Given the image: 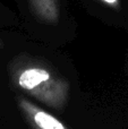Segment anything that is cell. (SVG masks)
<instances>
[{"label": "cell", "mask_w": 128, "mask_h": 129, "mask_svg": "<svg viewBox=\"0 0 128 129\" xmlns=\"http://www.w3.org/2000/svg\"><path fill=\"white\" fill-rule=\"evenodd\" d=\"M8 74L16 88L42 104L56 110H62L67 104L69 83L44 61L19 54L8 64Z\"/></svg>", "instance_id": "1"}, {"label": "cell", "mask_w": 128, "mask_h": 129, "mask_svg": "<svg viewBox=\"0 0 128 129\" xmlns=\"http://www.w3.org/2000/svg\"><path fill=\"white\" fill-rule=\"evenodd\" d=\"M17 105L32 129H69L62 121L23 96L17 98Z\"/></svg>", "instance_id": "2"}, {"label": "cell", "mask_w": 128, "mask_h": 129, "mask_svg": "<svg viewBox=\"0 0 128 129\" xmlns=\"http://www.w3.org/2000/svg\"><path fill=\"white\" fill-rule=\"evenodd\" d=\"M29 9L36 19L45 24L54 25L59 22V0H28Z\"/></svg>", "instance_id": "3"}, {"label": "cell", "mask_w": 128, "mask_h": 129, "mask_svg": "<svg viewBox=\"0 0 128 129\" xmlns=\"http://www.w3.org/2000/svg\"><path fill=\"white\" fill-rule=\"evenodd\" d=\"M99 1H101L102 4L115 9V10H119L120 9V0H99Z\"/></svg>", "instance_id": "4"}, {"label": "cell", "mask_w": 128, "mask_h": 129, "mask_svg": "<svg viewBox=\"0 0 128 129\" xmlns=\"http://www.w3.org/2000/svg\"><path fill=\"white\" fill-rule=\"evenodd\" d=\"M2 47H4V44H2V41L1 40H0V49H1V48Z\"/></svg>", "instance_id": "5"}]
</instances>
